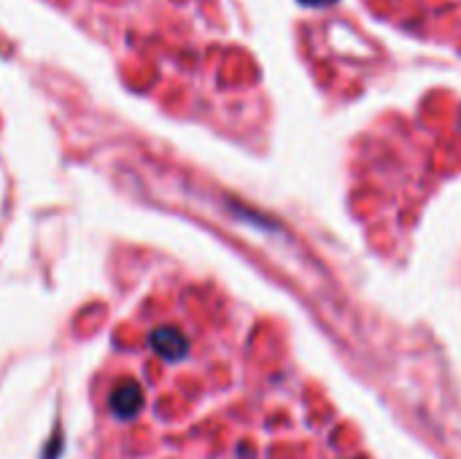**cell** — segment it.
<instances>
[{"label": "cell", "mask_w": 461, "mask_h": 459, "mask_svg": "<svg viewBox=\"0 0 461 459\" xmlns=\"http://www.w3.org/2000/svg\"><path fill=\"white\" fill-rule=\"evenodd\" d=\"M151 346H154V352L162 354L165 360H181V357L186 354V349H189L186 338H184L176 327H159V330H154Z\"/></svg>", "instance_id": "obj_2"}, {"label": "cell", "mask_w": 461, "mask_h": 459, "mask_svg": "<svg viewBox=\"0 0 461 459\" xmlns=\"http://www.w3.org/2000/svg\"><path fill=\"white\" fill-rule=\"evenodd\" d=\"M111 411L119 419H135L143 411V390L132 381L116 387L111 392Z\"/></svg>", "instance_id": "obj_1"}, {"label": "cell", "mask_w": 461, "mask_h": 459, "mask_svg": "<svg viewBox=\"0 0 461 459\" xmlns=\"http://www.w3.org/2000/svg\"><path fill=\"white\" fill-rule=\"evenodd\" d=\"M305 5H327V3H332V0H303Z\"/></svg>", "instance_id": "obj_3"}]
</instances>
